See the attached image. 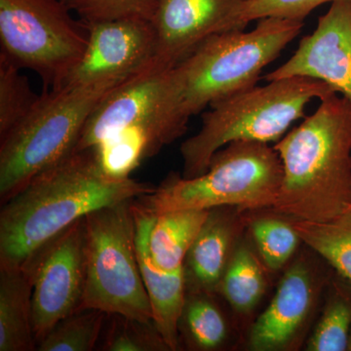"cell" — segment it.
<instances>
[{
	"label": "cell",
	"mask_w": 351,
	"mask_h": 351,
	"mask_svg": "<svg viewBox=\"0 0 351 351\" xmlns=\"http://www.w3.org/2000/svg\"><path fill=\"white\" fill-rule=\"evenodd\" d=\"M250 32H219L170 69L152 130L162 149L184 135L189 120L214 103L257 85L263 69L301 34L304 22L258 20Z\"/></svg>",
	"instance_id": "cell-1"
},
{
	"label": "cell",
	"mask_w": 351,
	"mask_h": 351,
	"mask_svg": "<svg viewBox=\"0 0 351 351\" xmlns=\"http://www.w3.org/2000/svg\"><path fill=\"white\" fill-rule=\"evenodd\" d=\"M156 186L105 175L93 149L75 151L36 175L0 211V265L22 267L43 246L87 215L134 200Z\"/></svg>",
	"instance_id": "cell-2"
},
{
	"label": "cell",
	"mask_w": 351,
	"mask_h": 351,
	"mask_svg": "<svg viewBox=\"0 0 351 351\" xmlns=\"http://www.w3.org/2000/svg\"><path fill=\"white\" fill-rule=\"evenodd\" d=\"M274 144L283 179L274 209L295 221L323 223L351 207V103L338 93Z\"/></svg>",
	"instance_id": "cell-3"
},
{
	"label": "cell",
	"mask_w": 351,
	"mask_h": 351,
	"mask_svg": "<svg viewBox=\"0 0 351 351\" xmlns=\"http://www.w3.org/2000/svg\"><path fill=\"white\" fill-rule=\"evenodd\" d=\"M332 93L337 92L325 82L292 76L216 101L203 113L200 130L181 145L182 177L204 174L214 154L230 143L278 142L297 120L304 119L311 101Z\"/></svg>",
	"instance_id": "cell-4"
},
{
	"label": "cell",
	"mask_w": 351,
	"mask_h": 351,
	"mask_svg": "<svg viewBox=\"0 0 351 351\" xmlns=\"http://www.w3.org/2000/svg\"><path fill=\"white\" fill-rule=\"evenodd\" d=\"M282 179V162L274 147L239 141L219 149L204 174L191 179L171 174L135 202L152 215L223 206L244 212L270 209L278 197Z\"/></svg>",
	"instance_id": "cell-5"
},
{
	"label": "cell",
	"mask_w": 351,
	"mask_h": 351,
	"mask_svg": "<svg viewBox=\"0 0 351 351\" xmlns=\"http://www.w3.org/2000/svg\"><path fill=\"white\" fill-rule=\"evenodd\" d=\"M127 80V78H125ZM125 80L46 89L31 112L0 137V201L75 152L95 108Z\"/></svg>",
	"instance_id": "cell-6"
},
{
	"label": "cell",
	"mask_w": 351,
	"mask_h": 351,
	"mask_svg": "<svg viewBox=\"0 0 351 351\" xmlns=\"http://www.w3.org/2000/svg\"><path fill=\"white\" fill-rule=\"evenodd\" d=\"M132 202L101 208L85 218L86 283L80 308L149 322L152 311L138 265Z\"/></svg>",
	"instance_id": "cell-7"
},
{
	"label": "cell",
	"mask_w": 351,
	"mask_h": 351,
	"mask_svg": "<svg viewBox=\"0 0 351 351\" xmlns=\"http://www.w3.org/2000/svg\"><path fill=\"white\" fill-rule=\"evenodd\" d=\"M71 13L63 0H0V53L50 89L63 86L88 44Z\"/></svg>",
	"instance_id": "cell-8"
},
{
	"label": "cell",
	"mask_w": 351,
	"mask_h": 351,
	"mask_svg": "<svg viewBox=\"0 0 351 351\" xmlns=\"http://www.w3.org/2000/svg\"><path fill=\"white\" fill-rule=\"evenodd\" d=\"M332 271L324 258L304 244L284 269L269 306L252 324L249 350H301L322 306Z\"/></svg>",
	"instance_id": "cell-9"
},
{
	"label": "cell",
	"mask_w": 351,
	"mask_h": 351,
	"mask_svg": "<svg viewBox=\"0 0 351 351\" xmlns=\"http://www.w3.org/2000/svg\"><path fill=\"white\" fill-rule=\"evenodd\" d=\"M85 218L43 245L22 267L32 283V322L38 345L60 321L82 307L87 267Z\"/></svg>",
	"instance_id": "cell-10"
},
{
	"label": "cell",
	"mask_w": 351,
	"mask_h": 351,
	"mask_svg": "<svg viewBox=\"0 0 351 351\" xmlns=\"http://www.w3.org/2000/svg\"><path fill=\"white\" fill-rule=\"evenodd\" d=\"M82 23L88 34L87 48L62 87L125 80L156 57V34L151 21L119 19Z\"/></svg>",
	"instance_id": "cell-11"
},
{
	"label": "cell",
	"mask_w": 351,
	"mask_h": 351,
	"mask_svg": "<svg viewBox=\"0 0 351 351\" xmlns=\"http://www.w3.org/2000/svg\"><path fill=\"white\" fill-rule=\"evenodd\" d=\"M292 76L325 82L351 103V1L332 3L290 59L263 80L267 82Z\"/></svg>",
	"instance_id": "cell-12"
},
{
	"label": "cell",
	"mask_w": 351,
	"mask_h": 351,
	"mask_svg": "<svg viewBox=\"0 0 351 351\" xmlns=\"http://www.w3.org/2000/svg\"><path fill=\"white\" fill-rule=\"evenodd\" d=\"M248 1L158 0L152 20L156 34V59L174 68L215 34L244 29L241 13Z\"/></svg>",
	"instance_id": "cell-13"
},
{
	"label": "cell",
	"mask_w": 351,
	"mask_h": 351,
	"mask_svg": "<svg viewBox=\"0 0 351 351\" xmlns=\"http://www.w3.org/2000/svg\"><path fill=\"white\" fill-rule=\"evenodd\" d=\"M171 69L154 57L117 85L90 115L75 151L92 149L127 127L141 123L151 127Z\"/></svg>",
	"instance_id": "cell-14"
},
{
	"label": "cell",
	"mask_w": 351,
	"mask_h": 351,
	"mask_svg": "<svg viewBox=\"0 0 351 351\" xmlns=\"http://www.w3.org/2000/svg\"><path fill=\"white\" fill-rule=\"evenodd\" d=\"M247 228L246 212L223 206L211 209L184 263L186 292L213 293Z\"/></svg>",
	"instance_id": "cell-15"
},
{
	"label": "cell",
	"mask_w": 351,
	"mask_h": 351,
	"mask_svg": "<svg viewBox=\"0 0 351 351\" xmlns=\"http://www.w3.org/2000/svg\"><path fill=\"white\" fill-rule=\"evenodd\" d=\"M132 209L138 265L151 302L152 321L170 351L181 350L179 322L186 295L184 269L166 272L154 267L149 251V230L154 215L138 206L135 200L132 202Z\"/></svg>",
	"instance_id": "cell-16"
},
{
	"label": "cell",
	"mask_w": 351,
	"mask_h": 351,
	"mask_svg": "<svg viewBox=\"0 0 351 351\" xmlns=\"http://www.w3.org/2000/svg\"><path fill=\"white\" fill-rule=\"evenodd\" d=\"M32 297V283L27 270L0 265V351L38 348Z\"/></svg>",
	"instance_id": "cell-17"
},
{
	"label": "cell",
	"mask_w": 351,
	"mask_h": 351,
	"mask_svg": "<svg viewBox=\"0 0 351 351\" xmlns=\"http://www.w3.org/2000/svg\"><path fill=\"white\" fill-rule=\"evenodd\" d=\"M252 244L240 239L217 292L237 317H250L269 288V269Z\"/></svg>",
	"instance_id": "cell-18"
},
{
	"label": "cell",
	"mask_w": 351,
	"mask_h": 351,
	"mask_svg": "<svg viewBox=\"0 0 351 351\" xmlns=\"http://www.w3.org/2000/svg\"><path fill=\"white\" fill-rule=\"evenodd\" d=\"M210 210H177L154 215L149 235L152 263L159 270L182 269L188 252L208 218Z\"/></svg>",
	"instance_id": "cell-19"
},
{
	"label": "cell",
	"mask_w": 351,
	"mask_h": 351,
	"mask_svg": "<svg viewBox=\"0 0 351 351\" xmlns=\"http://www.w3.org/2000/svg\"><path fill=\"white\" fill-rule=\"evenodd\" d=\"M213 293L186 292L179 332L189 350L218 351L232 341V324Z\"/></svg>",
	"instance_id": "cell-20"
},
{
	"label": "cell",
	"mask_w": 351,
	"mask_h": 351,
	"mask_svg": "<svg viewBox=\"0 0 351 351\" xmlns=\"http://www.w3.org/2000/svg\"><path fill=\"white\" fill-rule=\"evenodd\" d=\"M351 332V280L332 271L307 351H348Z\"/></svg>",
	"instance_id": "cell-21"
},
{
	"label": "cell",
	"mask_w": 351,
	"mask_h": 351,
	"mask_svg": "<svg viewBox=\"0 0 351 351\" xmlns=\"http://www.w3.org/2000/svg\"><path fill=\"white\" fill-rule=\"evenodd\" d=\"M247 230L258 255L269 271H280L302 244L292 219L274 209L246 212Z\"/></svg>",
	"instance_id": "cell-22"
},
{
	"label": "cell",
	"mask_w": 351,
	"mask_h": 351,
	"mask_svg": "<svg viewBox=\"0 0 351 351\" xmlns=\"http://www.w3.org/2000/svg\"><path fill=\"white\" fill-rule=\"evenodd\" d=\"M101 171L112 179H129L145 159L160 151L147 123L127 127L92 147Z\"/></svg>",
	"instance_id": "cell-23"
},
{
	"label": "cell",
	"mask_w": 351,
	"mask_h": 351,
	"mask_svg": "<svg viewBox=\"0 0 351 351\" xmlns=\"http://www.w3.org/2000/svg\"><path fill=\"white\" fill-rule=\"evenodd\" d=\"M292 221L302 244L324 258L335 271L351 280V207L323 223Z\"/></svg>",
	"instance_id": "cell-24"
},
{
	"label": "cell",
	"mask_w": 351,
	"mask_h": 351,
	"mask_svg": "<svg viewBox=\"0 0 351 351\" xmlns=\"http://www.w3.org/2000/svg\"><path fill=\"white\" fill-rule=\"evenodd\" d=\"M107 313L80 308L64 318L38 345L39 351H92L96 348Z\"/></svg>",
	"instance_id": "cell-25"
},
{
	"label": "cell",
	"mask_w": 351,
	"mask_h": 351,
	"mask_svg": "<svg viewBox=\"0 0 351 351\" xmlns=\"http://www.w3.org/2000/svg\"><path fill=\"white\" fill-rule=\"evenodd\" d=\"M20 71L0 53V137L20 123L40 98Z\"/></svg>",
	"instance_id": "cell-26"
},
{
	"label": "cell",
	"mask_w": 351,
	"mask_h": 351,
	"mask_svg": "<svg viewBox=\"0 0 351 351\" xmlns=\"http://www.w3.org/2000/svg\"><path fill=\"white\" fill-rule=\"evenodd\" d=\"M103 350L170 351L154 321L145 322L120 315H112Z\"/></svg>",
	"instance_id": "cell-27"
},
{
	"label": "cell",
	"mask_w": 351,
	"mask_h": 351,
	"mask_svg": "<svg viewBox=\"0 0 351 351\" xmlns=\"http://www.w3.org/2000/svg\"><path fill=\"white\" fill-rule=\"evenodd\" d=\"M83 22L154 20L158 0H63Z\"/></svg>",
	"instance_id": "cell-28"
},
{
	"label": "cell",
	"mask_w": 351,
	"mask_h": 351,
	"mask_svg": "<svg viewBox=\"0 0 351 351\" xmlns=\"http://www.w3.org/2000/svg\"><path fill=\"white\" fill-rule=\"evenodd\" d=\"M351 0H249L241 13V23H249L267 17L284 18L295 21L306 19L314 9L325 3Z\"/></svg>",
	"instance_id": "cell-29"
},
{
	"label": "cell",
	"mask_w": 351,
	"mask_h": 351,
	"mask_svg": "<svg viewBox=\"0 0 351 351\" xmlns=\"http://www.w3.org/2000/svg\"><path fill=\"white\" fill-rule=\"evenodd\" d=\"M348 351H351V332H350V339H348Z\"/></svg>",
	"instance_id": "cell-30"
}]
</instances>
